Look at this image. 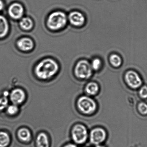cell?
I'll list each match as a JSON object with an SVG mask.
<instances>
[{
  "label": "cell",
  "mask_w": 147,
  "mask_h": 147,
  "mask_svg": "<svg viewBox=\"0 0 147 147\" xmlns=\"http://www.w3.org/2000/svg\"><path fill=\"white\" fill-rule=\"evenodd\" d=\"M103 147V146H97V147Z\"/></svg>",
  "instance_id": "obj_26"
},
{
  "label": "cell",
  "mask_w": 147,
  "mask_h": 147,
  "mask_svg": "<svg viewBox=\"0 0 147 147\" xmlns=\"http://www.w3.org/2000/svg\"><path fill=\"white\" fill-rule=\"evenodd\" d=\"M9 26L7 19L0 15V38L5 37L9 32Z\"/></svg>",
  "instance_id": "obj_13"
},
{
  "label": "cell",
  "mask_w": 147,
  "mask_h": 147,
  "mask_svg": "<svg viewBox=\"0 0 147 147\" xmlns=\"http://www.w3.org/2000/svg\"><path fill=\"white\" fill-rule=\"evenodd\" d=\"M72 138L76 143L82 144L86 141L88 137L87 129L83 125L76 124L71 131Z\"/></svg>",
  "instance_id": "obj_5"
},
{
  "label": "cell",
  "mask_w": 147,
  "mask_h": 147,
  "mask_svg": "<svg viewBox=\"0 0 147 147\" xmlns=\"http://www.w3.org/2000/svg\"><path fill=\"white\" fill-rule=\"evenodd\" d=\"M110 63L113 67H119L121 66L122 60L121 57L116 54H112L109 57Z\"/></svg>",
  "instance_id": "obj_18"
},
{
  "label": "cell",
  "mask_w": 147,
  "mask_h": 147,
  "mask_svg": "<svg viewBox=\"0 0 147 147\" xmlns=\"http://www.w3.org/2000/svg\"><path fill=\"white\" fill-rule=\"evenodd\" d=\"M138 109L141 114L143 115L147 114V105L146 103H140L138 105Z\"/></svg>",
  "instance_id": "obj_22"
},
{
  "label": "cell",
  "mask_w": 147,
  "mask_h": 147,
  "mask_svg": "<svg viewBox=\"0 0 147 147\" xmlns=\"http://www.w3.org/2000/svg\"><path fill=\"white\" fill-rule=\"evenodd\" d=\"M8 104V100L6 97L0 98V111L5 109Z\"/></svg>",
  "instance_id": "obj_21"
},
{
  "label": "cell",
  "mask_w": 147,
  "mask_h": 147,
  "mask_svg": "<svg viewBox=\"0 0 147 147\" xmlns=\"http://www.w3.org/2000/svg\"><path fill=\"white\" fill-rule=\"evenodd\" d=\"M7 113L10 115H14L17 114L19 111L18 107L17 105H14L9 106L7 110Z\"/></svg>",
  "instance_id": "obj_20"
},
{
  "label": "cell",
  "mask_w": 147,
  "mask_h": 147,
  "mask_svg": "<svg viewBox=\"0 0 147 147\" xmlns=\"http://www.w3.org/2000/svg\"><path fill=\"white\" fill-rule=\"evenodd\" d=\"M11 138L8 133L0 131V147H7L10 144Z\"/></svg>",
  "instance_id": "obj_17"
},
{
  "label": "cell",
  "mask_w": 147,
  "mask_h": 147,
  "mask_svg": "<svg viewBox=\"0 0 147 147\" xmlns=\"http://www.w3.org/2000/svg\"><path fill=\"white\" fill-rule=\"evenodd\" d=\"M126 83L131 88L136 89L142 86V82L140 76L136 71L129 70L125 75Z\"/></svg>",
  "instance_id": "obj_6"
},
{
  "label": "cell",
  "mask_w": 147,
  "mask_h": 147,
  "mask_svg": "<svg viewBox=\"0 0 147 147\" xmlns=\"http://www.w3.org/2000/svg\"><path fill=\"white\" fill-rule=\"evenodd\" d=\"M99 90L98 85L95 82H90L86 86L85 91L89 95H94L97 94Z\"/></svg>",
  "instance_id": "obj_15"
},
{
  "label": "cell",
  "mask_w": 147,
  "mask_h": 147,
  "mask_svg": "<svg viewBox=\"0 0 147 147\" xmlns=\"http://www.w3.org/2000/svg\"><path fill=\"white\" fill-rule=\"evenodd\" d=\"M59 66L53 59L47 58L42 60L36 67L35 73L38 78L47 80L53 77L57 73Z\"/></svg>",
  "instance_id": "obj_1"
},
{
  "label": "cell",
  "mask_w": 147,
  "mask_h": 147,
  "mask_svg": "<svg viewBox=\"0 0 147 147\" xmlns=\"http://www.w3.org/2000/svg\"><path fill=\"white\" fill-rule=\"evenodd\" d=\"M69 21L72 25L81 26L85 22V18L83 14L79 11L72 12L68 16Z\"/></svg>",
  "instance_id": "obj_10"
},
{
  "label": "cell",
  "mask_w": 147,
  "mask_h": 147,
  "mask_svg": "<svg viewBox=\"0 0 147 147\" xmlns=\"http://www.w3.org/2000/svg\"><path fill=\"white\" fill-rule=\"evenodd\" d=\"M67 20V15L61 11H56L49 16L47 20V26L51 30H57L63 28Z\"/></svg>",
  "instance_id": "obj_2"
},
{
  "label": "cell",
  "mask_w": 147,
  "mask_h": 147,
  "mask_svg": "<svg viewBox=\"0 0 147 147\" xmlns=\"http://www.w3.org/2000/svg\"><path fill=\"white\" fill-rule=\"evenodd\" d=\"M4 7V3L1 0H0V11L3 10Z\"/></svg>",
  "instance_id": "obj_24"
},
{
  "label": "cell",
  "mask_w": 147,
  "mask_h": 147,
  "mask_svg": "<svg viewBox=\"0 0 147 147\" xmlns=\"http://www.w3.org/2000/svg\"><path fill=\"white\" fill-rule=\"evenodd\" d=\"M18 136L20 140L24 142H28L31 138V133L27 128H22L20 129L18 132Z\"/></svg>",
  "instance_id": "obj_14"
},
{
  "label": "cell",
  "mask_w": 147,
  "mask_h": 147,
  "mask_svg": "<svg viewBox=\"0 0 147 147\" xmlns=\"http://www.w3.org/2000/svg\"><path fill=\"white\" fill-rule=\"evenodd\" d=\"M77 105L79 110L86 114H92L95 112L97 108L95 101L86 96L80 97L77 101Z\"/></svg>",
  "instance_id": "obj_3"
},
{
  "label": "cell",
  "mask_w": 147,
  "mask_h": 147,
  "mask_svg": "<svg viewBox=\"0 0 147 147\" xmlns=\"http://www.w3.org/2000/svg\"><path fill=\"white\" fill-rule=\"evenodd\" d=\"M63 147H77V146L73 144H69L65 145Z\"/></svg>",
  "instance_id": "obj_25"
},
{
  "label": "cell",
  "mask_w": 147,
  "mask_h": 147,
  "mask_svg": "<svg viewBox=\"0 0 147 147\" xmlns=\"http://www.w3.org/2000/svg\"><path fill=\"white\" fill-rule=\"evenodd\" d=\"M92 70L98 71L102 66V61L99 58H95L92 61L91 64Z\"/></svg>",
  "instance_id": "obj_19"
},
{
  "label": "cell",
  "mask_w": 147,
  "mask_h": 147,
  "mask_svg": "<svg viewBox=\"0 0 147 147\" xmlns=\"http://www.w3.org/2000/svg\"><path fill=\"white\" fill-rule=\"evenodd\" d=\"M74 71L76 77L80 79H88L92 74L91 64L86 60L79 61L76 65Z\"/></svg>",
  "instance_id": "obj_4"
},
{
  "label": "cell",
  "mask_w": 147,
  "mask_h": 147,
  "mask_svg": "<svg viewBox=\"0 0 147 147\" xmlns=\"http://www.w3.org/2000/svg\"><path fill=\"white\" fill-rule=\"evenodd\" d=\"M106 135V132L104 129L101 128H95L90 133V141L94 144H99L105 141Z\"/></svg>",
  "instance_id": "obj_7"
},
{
  "label": "cell",
  "mask_w": 147,
  "mask_h": 147,
  "mask_svg": "<svg viewBox=\"0 0 147 147\" xmlns=\"http://www.w3.org/2000/svg\"><path fill=\"white\" fill-rule=\"evenodd\" d=\"M19 49L23 51H30L34 48V43L33 41L29 38H23L18 42Z\"/></svg>",
  "instance_id": "obj_11"
},
{
  "label": "cell",
  "mask_w": 147,
  "mask_h": 147,
  "mask_svg": "<svg viewBox=\"0 0 147 147\" xmlns=\"http://www.w3.org/2000/svg\"><path fill=\"white\" fill-rule=\"evenodd\" d=\"M20 25L23 30H30L33 27V21L31 19L28 17L22 18L20 22Z\"/></svg>",
  "instance_id": "obj_16"
},
{
  "label": "cell",
  "mask_w": 147,
  "mask_h": 147,
  "mask_svg": "<svg viewBox=\"0 0 147 147\" xmlns=\"http://www.w3.org/2000/svg\"><path fill=\"white\" fill-rule=\"evenodd\" d=\"M37 147H49V137L45 132H41L38 135L36 139Z\"/></svg>",
  "instance_id": "obj_12"
},
{
  "label": "cell",
  "mask_w": 147,
  "mask_h": 147,
  "mask_svg": "<svg viewBox=\"0 0 147 147\" xmlns=\"http://www.w3.org/2000/svg\"><path fill=\"white\" fill-rule=\"evenodd\" d=\"M10 100L14 105H20L24 102L26 98V94L23 89L17 88L13 89L10 95Z\"/></svg>",
  "instance_id": "obj_8"
},
{
  "label": "cell",
  "mask_w": 147,
  "mask_h": 147,
  "mask_svg": "<svg viewBox=\"0 0 147 147\" xmlns=\"http://www.w3.org/2000/svg\"><path fill=\"white\" fill-rule=\"evenodd\" d=\"M139 94L143 98H147V86H144L141 88L139 90Z\"/></svg>",
  "instance_id": "obj_23"
},
{
  "label": "cell",
  "mask_w": 147,
  "mask_h": 147,
  "mask_svg": "<svg viewBox=\"0 0 147 147\" xmlns=\"http://www.w3.org/2000/svg\"><path fill=\"white\" fill-rule=\"evenodd\" d=\"M24 13V7L19 3H13L10 6L8 9V14L13 19L18 20L21 18Z\"/></svg>",
  "instance_id": "obj_9"
}]
</instances>
